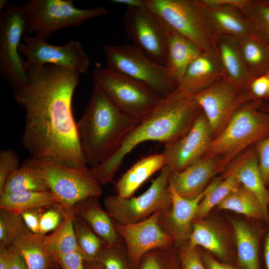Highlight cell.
Listing matches in <instances>:
<instances>
[{
    "mask_svg": "<svg viewBox=\"0 0 269 269\" xmlns=\"http://www.w3.org/2000/svg\"><path fill=\"white\" fill-rule=\"evenodd\" d=\"M26 71L27 82L13 90L15 101L24 111L23 147L38 158L87 167L72 108L81 74L53 65L30 67Z\"/></svg>",
    "mask_w": 269,
    "mask_h": 269,
    "instance_id": "cell-1",
    "label": "cell"
},
{
    "mask_svg": "<svg viewBox=\"0 0 269 269\" xmlns=\"http://www.w3.org/2000/svg\"><path fill=\"white\" fill-rule=\"evenodd\" d=\"M201 109L194 95L177 86L127 134L117 150L103 162L90 168L102 186L111 182L124 159L140 143L153 141L169 144L190 130Z\"/></svg>",
    "mask_w": 269,
    "mask_h": 269,
    "instance_id": "cell-2",
    "label": "cell"
},
{
    "mask_svg": "<svg viewBox=\"0 0 269 269\" xmlns=\"http://www.w3.org/2000/svg\"><path fill=\"white\" fill-rule=\"evenodd\" d=\"M139 122L120 110L96 84L77 122L81 149L88 166L105 161Z\"/></svg>",
    "mask_w": 269,
    "mask_h": 269,
    "instance_id": "cell-3",
    "label": "cell"
},
{
    "mask_svg": "<svg viewBox=\"0 0 269 269\" xmlns=\"http://www.w3.org/2000/svg\"><path fill=\"white\" fill-rule=\"evenodd\" d=\"M260 102L241 105L211 141L204 156L216 159L223 171L240 153L269 134V113L260 108Z\"/></svg>",
    "mask_w": 269,
    "mask_h": 269,
    "instance_id": "cell-4",
    "label": "cell"
},
{
    "mask_svg": "<svg viewBox=\"0 0 269 269\" xmlns=\"http://www.w3.org/2000/svg\"><path fill=\"white\" fill-rule=\"evenodd\" d=\"M167 26L202 52L215 49L218 33L200 0H145Z\"/></svg>",
    "mask_w": 269,
    "mask_h": 269,
    "instance_id": "cell-5",
    "label": "cell"
},
{
    "mask_svg": "<svg viewBox=\"0 0 269 269\" xmlns=\"http://www.w3.org/2000/svg\"><path fill=\"white\" fill-rule=\"evenodd\" d=\"M73 0H30L22 6L26 23L25 34L47 41L56 31L80 26L86 21L107 15L101 6L88 9L76 7Z\"/></svg>",
    "mask_w": 269,
    "mask_h": 269,
    "instance_id": "cell-6",
    "label": "cell"
},
{
    "mask_svg": "<svg viewBox=\"0 0 269 269\" xmlns=\"http://www.w3.org/2000/svg\"><path fill=\"white\" fill-rule=\"evenodd\" d=\"M92 79L120 110L139 122L162 98L145 84L107 67L97 65Z\"/></svg>",
    "mask_w": 269,
    "mask_h": 269,
    "instance_id": "cell-7",
    "label": "cell"
},
{
    "mask_svg": "<svg viewBox=\"0 0 269 269\" xmlns=\"http://www.w3.org/2000/svg\"><path fill=\"white\" fill-rule=\"evenodd\" d=\"M103 50L107 68L145 84L161 97L176 87L164 65L149 58L132 44H105Z\"/></svg>",
    "mask_w": 269,
    "mask_h": 269,
    "instance_id": "cell-8",
    "label": "cell"
},
{
    "mask_svg": "<svg viewBox=\"0 0 269 269\" xmlns=\"http://www.w3.org/2000/svg\"><path fill=\"white\" fill-rule=\"evenodd\" d=\"M38 159L49 190L57 198L64 213L82 200L102 195V185L88 166L77 168L50 159Z\"/></svg>",
    "mask_w": 269,
    "mask_h": 269,
    "instance_id": "cell-9",
    "label": "cell"
},
{
    "mask_svg": "<svg viewBox=\"0 0 269 269\" xmlns=\"http://www.w3.org/2000/svg\"><path fill=\"white\" fill-rule=\"evenodd\" d=\"M170 173L168 167L165 165L148 188L137 197L126 198L112 195L105 197V209L113 221L122 224L136 223L164 211L171 204Z\"/></svg>",
    "mask_w": 269,
    "mask_h": 269,
    "instance_id": "cell-10",
    "label": "cell"
},
{
    "mask_svg": "<svg viewBox=\"0 0 269 269\" xmlns=\"http://www.w3.org/2000/svg\"><path fill=\"white\" fill-rule=\"evenodd\" d=\"M26 23L21 5L7 6L0 17V72L13 90L23 85L28 76L19 45L25 34Z\"/></svg>",
    "mask_w": 269,
    "mask_h": 269,
    "instance_id": "cell-11",
    "label": "cell"
},
{
    "mask_svg": "<svg viewBox=\"0 0 269 269\" xmlns=\"http://www.w3.org/2000/svg\"><path fill=\"white\" fill-rule=\"evenodd\" d=\"M123 21L132 44L149 58L165 66L167 53L165 27L145 2L141 6L127 8Z\"/></svg>",
    "mask_w": 269,
    "mask_h": 269,
    "instance_id": "cell-12",
    "label": "cell"
},
{
    "mask_svg": "<svg viewBox=\"0 0 269 269\" xmlns=\"http://www.w3.org/2000/svg\"><path fill=\"white\" fill-rule=\"evenodd\" d=\"M19 52L26 57L24 62L25 70L30 67L53 65L85 75L90 65V58L81 43L74 40L63 45H55L39 37L24 34L19 45Z\"/></svg>",
    "mask_w": 269,
    "mask_h": 269,
    "instance_id": "cell-13",
    "label": "cell"
},
{
    "mask_svg": "<svg viewBox=\"0 0 269 269\" xmlns=\"http://www.w3.org/2000/svg\"><path fill=\"white\" fill-rule=\"evenodd\" d=\"M194 97L207 118L213 139L223 131L241 105L255 101L249 90H241L224 78Z\"/></svg>",
    "mask_w": 269,
    "mask_h": 269,
    "instance_id": "cell-14",
    "label": "cell"
},
{
    "mask_svg": "<svg viewBox=\"0 0 269 269\" xmlns=\"http://www.w3.org/2000/svg\"><path fill=\"white\" fill-rule=\"evenodd\" d=\"M161 211L134 224H122L113 221L115 228L126 245V251L132 269H135L143 256L148 252L172 246L173 238L158 223Z\"/></svg>",
    "mask_w": 269,
    "mask_h": 269,
    "instance_id": "cell-15",
    "label": "cell"
},
{
    "mask_svg": "<svg viewBox=\"0 0 269 269\" xmlns=\"http://www.w3.org/2000/svg\"><path fill=\"white\" fill-rule=\"evenodd\" d=\"M212 139L209 124L201 110L184 136L165 145L162 153L165 165L171 172L182 170L204 155Z\"/></svg>",
    "mask_w": 269,
    "mask_h": 269,
    "instance_id": "cell-16",
    "label": "cell"
},
{
    "mask_svg": "<svg viewBox=\"0 0 269 269\" xmlns=\"http://www.w3.org/2000/svg\"><path fill=\"white\" fill-rule=\"evenodd\" d=\"M0 217L6 225L7 247L24 259L29 269H49L53 259L44 245V235L31 232L19 215L0 210Z\"/></svg>",
    "mask_w": 269,
    "mask_h": 269,
    "instance_id": "cell-17",
    "label": "cell"
},
{
    "mask_svg": "<svg viewBox=\"0 0 269 269\" xmlns=\"http://www.w3.org/2000/svg\"><path fill=\"white\" fill-rule=\"evenodd\" d=\"M211 186L212 183L201 194L189 199L179 195L169 180L171 204L160 212L158 223L179 248L187 244L199 204Z\"/></svg>",
    "mask_w": 269,
    "mask_h": 269,
    "instance_id": "cell-18",
    "label": "cell"
},
{
    "mask_svg": "<svg viewBox=\"0 0 269 269\" xmlns=\"http://www.w3.org/2000/svg\"><path fill=\"white\" fill-rule=\"evenodd\" d=\"M253 145L240 153L229 164L224 170V175H234L241 185L257 198L269 216V191L261 175L257 152Z\"/></svg>",
    "mask_w": 269,
    "mask_h": 269,
    "instance_id": "cell-19",
    "label": "cell"
},
{
    "mask_svg": "<svg viewBox=\"0 0 269 269\" xmlns=\"http://www.w3.org/2000/svg\"><path fill=\"white\" fill-rule=\"evenodd\" d=\"M222 171L216 159L203 156L181 171H170L169 180L179 195L191 199L203 192L211 178Z\"/></svg>",
    "mask_w": 269,
    "mask_h": 269,
    "instance_id": "cell-20",
    "label": "cell"
},
{
    "mask_svg": "<svg viewBox=\"0 0 269 269\" xmlns=\"http://www.w3.org/2000/svg\"><path fill=\"white\" fill-rule=\"evenodd\" d=\"M224 78L216 50L202 53L190 64L178 86L193 95Z\"/></svg>",
    "mask_w": 269,
    "mask_h": 269,
    "instance_id": "cell-21",
    "label": "cell"
},
{
    "mask_svg": "<svg viewBox=\"0 0 269 269\" xmlns=\"http://www.w3.org/2000/svg\"><path fill=\"white\" fill-rule=\"evenodd\" d=\"M215 50L224 78L243 90H249L253 78L245 63L238 39L218 34Z\"/></svg>",
    "mask_w": 269,
    "mask_h": 269,
    "instance_id": "cell-22",
    "label": "cell"
},
{
    "mask_svg": "<svg viewBox=\"0 0 269 269\" xmlns=\"http://www.w3.org/2000/svg\"><path fill=\"white\" fill-rule=\"evenodd\" d=\"M164 24L167 35L165 66L169 79L177 87L190 64L202 51L190 40Z\"/></svg>",
    "mask_w": 269,
    "mask_h": 269,
    "instance_id": "cell-23",
    "label": "cell"
},
{
    "mask_svg": "<svg viewBox=\"0 0 269 269\" xmlns=\"http://www.w3.org/2000/svg\"><path fill=\"white\" fill-rule=\"evenodd\" d=\"M76 215L83 219L108 246L122 244L113 221L101 206L99 197L85 199L73 207Z\"/></svg>",
    "mask_w": 269,
    "mask_h": 269,
    "instance_id": "cell-24",
    "label": "cell"
},
{
    "mask_svg": "<svg viewBox=\"0 0 269 269\" xmlns=\"http://www.w3.org/2000/svg\"><path fill=\"white\" fill-rule=\"evenodd\" d=\"M205 7L218 34L237 39L255 38L250 23L238 7L228 4Z\"/></svg>",
    "mask_w": 269,
    "mask_h": 269,
    "instance_id": "cell-25",
    "label": "cell"
},
{
    "mask_svg": "<svg viewBox=\"0 0 269 269\" xmlns=\"http://www.w3.org/2000/svg\"><path fill=\"white\" fill-rule=\"evenodd\" d=\"M187 245L191 249L202 247L219 261L232 264V256L227 247L224 236L210 222L202 219L194 220Z\"/></svg>",
    "mask_w": 269,
    "mask_h": 269,
    "instance_id": "cell-26",
    "label": "cell"
},
{
    "mask_svg": "<svg viewBox=\"0 0 269 269\" xmlns=\"http://www.w3.org/2000/svg\"><path fill=\"white\" fill-rule=\"evenodd\" d=\"M165 165L162 152L143 157L128 169L117 181L115 189L118 196L129 198L146 180Z\"/></svg>",
    "mask_w": 269,
    "mask_h": 269,
    "instance_id": "cell-27",
    "label": "cell"
},
{
    "mask_svg": "<svg viewBox=\"0 0 269 269\" xmlns=\"http://www.w3.org/2000/svg\"><path fill=\"white\" fill-rule=\"evenodd\" d=\"M28 191H50L38 158L32 156L10 175L0 195Z\"/></svg>",
    "mask_w": 269,
    "mask_h": 269,
    "instance_id": "cell-28",
    "label": "cell"
},
{
    "mask_svg": "<svg viewBox=\"0 0 269 269\" xmlns=\"http://www.w3.org/2000/svg\"><path fill=\"white\" fill-rule=\"evenodd\" d=\"M231 223L236 240L237 267L240 269H261L257 233L242 221L233 220Z\"/></svg>",
    "mask_w": 269,
    "mask_h": 269,
    "instance_id": "cell-29",
    "label": "cell"
},
{
    "mask_svg": "<svg viewBox=\"0 0 269 269\" xmlns=\"http://www.w3.org/2000/svg\"><path fill=\"white\" fill-rule=\"evenodd\" d=\"M59 203L50 191H22L0 195V209L20 215L22 212L36 209H45Z\"/></svg>",
    "mask_w": 269,
    "mask_h": 269,
    "instance_id": "cell-30",
    "label": "cell"
},
{
    "mask_svg": "<svg viewBox=\"0 0 269 269\" xmlns=\"http://www.w3.org/2000/svg\"><path fill=\"white\" fill-rule=\"evenodd\" d=\"M75 216L73 208L64 213L63 219L56 229L44 235V244L51 257L80 252L74 230Z\"/></svg>",
    "mask_w": 269,
    "mask_h": 269,
    "instance_id": "cell-31",
    "label": "cell"
},
{
    "mask_svg": "<svg viewBox=\"0 0 269 269\" xmlns=\"http://www.w3.org/2000/svg\"><path fill=\"white\" fill-rule=\"evenodd\" d=\"M222 210H227L247 217L269 221V216L265 213L257 198L243 187H239L231 192L217 206Z\"/></svg>",
    "mask_w": 269,
    "mask_h": 269,
    "instance_id": "cell-32",
    "label": "cell"
},
{
    "mask_svg": "<svg viewBox=\"0 0 269 269\" xmlns=\"http://www.w3.org/2000/svg\"><path fill=\"white\" fill-rule=\"evenodd\" d=\"M246 67L253 79L269 71V48L254 37L238 39Z\"/></svg>",
    "mask_w": 269,
    "mask_h": 269,
    "instance_id": "cell-33",
    "label": "cell"
},
{
    "mask_svg": "<svg viewBox=\"0 0 269 269\" xmlns=\"http://www.w3.org/2000/svg\"><path fill=\"white\" fill-rule=\"evenodd\" d=\"M240 9L250 23L255 38L269 45V4L265 0H247Z\"/></svg>",
    "mask_w": 269,
    "mask_h": 269,
    "instance_id": "cell-34",
    "label": "cell"
},
{
    "mask_svg": "<svg viewBox=\"0 0 269 269\" xmlns=\"http://www.w3.org/2000/svg\"><path fill=\"white\" fill-rule=\"evenodd\" d=\"M222 181L217 180L212 183L210 189L199 204L194 220L202 219L215 206H218L231 192L241 186L233 175H224Z\"/></svg>",
    "mask_w": 269,
    "mask_h": 269,
    "instance_id": "cell-35",
    "label": "cell"
},
{
    "mask_svg": "<svg viewBox=\"0 0 269 269\" xmlns=\"http://www.w3.org/2000/svg\"><path fill=\"white\" fill-rule=\"evenodd\" d=\"M74 227L78 246L84 261H96L106 243L83 219L76 214Z\"/></svg>",
    "mask_w": 269,
    "mask_h": 269,
    "instance_id": "cell-36",
    "label": "cell"
},
{
    "mask_svg": "<svg viewBox=\"0 0 269 269\" xmlns=\"http://www.w3.org/2000/svg\"><path fill=\"white\" fill-rule=\"evenodd\" d=\"M135 269H181L178 251L172 246L151 250L143 256Z\"/></svg>",
    "mask_w": 269,
    "mask_h": 269,
    "instance_id": "cell-37",
    "label": "cell"
},
{
    "mask_svg": "<svg viewBox=\"0 0 269 269\" xmlns=\"http://www.w3.org/2000/svg\"><path fill=\"white\" fill-rule=\"evenodd\" d=\"M96 261L101 263L105 269H132L122 244L110 247L105 245Z\"/></svg>",
    "mask_w": 269,
    "mask_h": 269,
    "instance_id": "cell-38",
    "label": "cell"
},
{
    "mask_svg": "<svg viewBox=\"0 0 269 269\" xmlns=\"http://www.w3.org/2000/svg\"><path fill=\"white\" fill-rule=\"evenodd\" d=\"M64 216V210L59 203L44 209L40 218V234L46 235L56 229L61 223Z\"/></svg>",
    "mask_w": 269,
    "mask_h": 269,
    "instance_id": "cell-39",
    "label": "cell"
},
{
    "mask_svg": "<svg viewBox=\"0 0 269 269\" xmlns=\"http://www.w3.org/2000/svg\"><path fill=\"white\" fill-rule=\"evenodd\" d=\"M19 159L15 152L11 149L0 152V194L3 190L10 175L19 167Z\"/></svg>",
    "mask_w": 269,
    "mask_h": 269,
    "instance_id": "cell-40",
    "label": "cell"
},
{
    "mask_svg": "<svg viewBox=\"0 0 269 269\" xmlns=\"http://www.w3.org/2000/svg\"><path fill=\"white\" fill-rule=\"evenodd\" d=\"M178 253L181 269H207L198 248L191 249L186 244L179 247Z\"/></svg>",
    "mask_w": 269,
    "mask_h": 269,
    "instance_id": "cell-41",
    "label": "cell"
},
{
    "mask_svg": "<svg viewBox=\"0 0 269 269\" xmlns=\"http://www.w3.org/2000/svg\"><path fill=\"white\" fill-rule=\"evenodd\" d=\"M262 179L266 185L269 183V134L255 144Z\"/></svg>",
    "mask_w": 269,
    "mask_h": 269,
    "instance_id": "cell-42",
    "label": "cell"
},
{
    "mask_svg": "<svg viewBox=\"0 0 269 269\" xmlns=\"http://www.w3.org/2000/svg\"><path fill=\"white\" fill-rule=\"evenodd\" d=\"M62 269H85L84 258L80 252L51 257Z\"/></svg>",
    "mask_w": 269,
    "mask_h": 269,
    "instance_id": "cell-43",
    "label": "cell"
},
{
    "mask_svg": "<svg viewBox=\"0 0 269 269\" xmlns=\"http://www.w3.org/2000/svg\"><path fill=\"white\" fill-rule=\"evenodd\" d=\"M249 90L255 101H261L267 98L269 92V83L267 75L256 77L251 81Z\"/></svg>",
    "mask_w": 269,
    "mask_h": 269,
    "instance_id": "cell-44",
    "label": "cell"
},
{
    "mask_svg": "<svg viewBox=\"0 0 269 269\" xmlns=\"http://www.w3.org/2000/svg\"><path fill=\"white\" fill-rule=\"evenodd\" d=\"M45 209L28 210L22 212L20 215L26 226L34 234H40V218L42 212Z\"/></svg>",
    "mask_w": 269,
    "mask_h": 269,
    "instance_id": "cell-45",
    "label": "cell"
},
{
    "mask_svg": "<svg viewBox=\"0 0 269 269\" xmlns=\"http://www.w3.org/2000/svg\"><path fill=\"white\" fill-rule=\"evenodd\" d=\"M202 261L207 269H240L232 264L221 262L211 254L200 252Z\"/></svg>",
    "mask_w": 269,
    "mask_h": 269,
    "instance_id": "cell-46",
    "label": "cell"
},
{
    "mask_svg": "<svg viewBox=\"0 0 269 269\" xmlns=\"http://www.w3.org/2000/svg\"><path fill=\"white\" fill-rule=\"evenodd\" d=\"M8 249L9 269H29L24 259L19 254L10 248H8Z\"/></svg>",
    "mask_w": 269,
    "mask_h": 269,
    "instance_id": "cell-47",
    "label": "cell"
},
{
    "mask_svg": "<svg viewBox=\"0 0 269 269\" xmlns=\"http://www.w3.org/2000/svg\"><path fill=\"white\" fill-rule=\"evenodd\" d=\"M205 6L217 5H232L241 8L247 0H200Z\"/></svg>",
    "mask_w": 269,
    "mask_h": 269,
    "instance_id": "cell-48",
    "label": "cell"
},
{
    "mask_svg": "<svg viewBox=\"0 0 269 269\" xmlns=\"http://www.w3.org/2000/svg\"><path fill=\"white\" fill-rule=\"evenodd\" d=\"M9 252L5 246L0 244V269H9Z\"/></svg>",
    "mask_w": 269,
    "mask_h": 269,
    "instance_id": "cell-49",
    "label": "cell"
},
{
    "mask_svg": "<svg viewBox=\"0 0 269 269\" xmlns=\"http://www.w3.org/2000/svg\"><path fill=\"white\" fill-rule=\"evenodd\" d=\"M115 3L124 5L127 8L141 6L145 4V0H112Z\"/></svg>",
    "mask_w": 269,
    "mask_h": 269,
    "instance_id": "cell-50",
    "label": "cell"
},
{
    "mask_svg": "<svg viewBox=\"0 0 269 269\" xmlns=\"http://www.w3.org/2000/svg\"><path fill=\"white\" fill-rule=\"evenodd\" d=\"M263 259L265 269H269V226L264 242Z\"/></svg>",
    "mask_w": 269,
    "mask_h": 269,
    "instance_id": "cell-51",
    "label": "cell"
},
{
    "mask_svg": "<svg viewBox=\"0 0 269 269\" xmlns=\"http://www.w3.org/2000/svg\"><path fill=\"white\" fill-rule=\"evenodd\" d=\"M85 269H105L103 265L98 261L88 262L84 261Z\"/></svg>",
    "mask_w": 269,
    "mask_h": 269,
    "instance_id": "cell-52",
    "label": "cell"
},
{
    "mask_svg": "<svg viewBox=\"0 0 269 269\" xmlns=\"http://www.w3.org/2000/svg\"><path fill=\"white\" fill-rule=\"evenodd\" d=\"M53 261L49 269H62L59 265L52 258Z\"/></svg>",
    "mask_w": 269,
    "mask_h": 269,
    "instance_id": "cell-53",
    "label": "cell"
},
{
    "mask_svg": "<svg viewBox=\"0 0 269 269\" xmlns=\"http://www.w3.org/2000/svg\"><path fill=\"white\" fill-rule=\"evenodd\" d=\"M260 107L262 110L269 113V105L264 104L261 102L260 103Z\"/></svg>",
    "mask_w": 269,
    "mask_h": 269,
    "instance_id": "cell-54",
    "label": "cell"
},
{
    "mask_svg": "<svg viewBox=\"0 0 269 269\" xmlns=\"http://www.w3.org/2000/svg\"><path fill=\"white\" fill-rule=\"evenodd\" d=\"M7 0H0V9L7 7Z\"/></svg>",
    "mask_w": 269,
    "mask_h": 269,
    "instance_id": "cell-55",
    "label": "cell"
},
{
    "mask_svg": "<svg viewBox=\"0 0 269 269\" xmlns=\"http://www.w3.org/2000/svg\"><path fill=\"white\" fill-rule=\"evenodd\" d=\"M266 75L267 76L268 79V83H269V92H268V98H269V71H268Z\"/></svg>",
    "mask_w": 269,
    "mask_h": 269,
    "instance_id": "cell-56",
    "label": "cell"
},
{
    "mask_svg": "<svg viewBox=\"0 0 269 269\" xmlns=\"http://www.w3.org/2000/svg\"><path fill=\"white\" fill-rule=\"evenodd\" d=\"M268 47H269V45H268Z\"/></svg>",
    "mask_w": 269,
    "mask_h": 269,
    "instance_id": "cell-57",
    "label": "cell"
}]
</instances>
